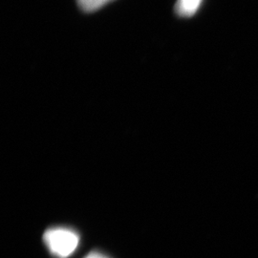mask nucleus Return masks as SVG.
Returning a JSON list of instances; mask_svg holds the SVG:
<instances>
[{
  "label": "nucleus",
  "mask_w": 258,
  "mask_h": 258,
  "mask_svg": "<svg viewBox=\"0 0 258 258\" xmlns=\"http://www.w3.org/2000/svg\"><path fill=\"white\" fill-rule=\"evenodd\" d=\"M84 258H110L105 254H103L101 251H98V250H94L89 252L86 256Z\"/></svg>",
  "instance_id": "nucleus-4"
},
{
  "label": "nucleus",
  "mask_w": 258,
  "mask_h": 258,
  "mask_svg": "<svg viewBox=\"0 0 258 258\" xmlns=\"http://www.w3.org/2000/svg\"><path fill=\"white\" fill-rule=\"evenodd\" d=\"M43 241L52 255L56 258H68L79 247L80 236L72 229L55 227L44 232Z\"/></svg>",
  "instance_id": "nucleus-1"
},
{
  "label": "nucleus",
  "mask_w": 258,
  "mask_h": 258,
  "mask_svg": "<svg viewBox=\"0 0 258 258\" xmlns=\"http://www.w3.org/2000/svg\"><path fill=\"white\" fill-rule=\"evenodd\" d=\"M112 0H77L78 6L84 13H93L101 9Z\"/></svg>",
  "instance_id": "nucleus-3"
},
{
  "label": "nucleus",
  "mask_w": 258,
  "mask_h": 258,
  "mask_svg": "<svg viewBox=\"0 0 258 258\" xmlns=\"http://www.w3.org/2000/svg\"><path fill=\"white\" fill-rule=\"evenodd\" d=\"M203 0H177L175 13L180 18H190L198 12Z\"/></svg>",
  "instance_id": "nucleus-2"
}]
</instances>
